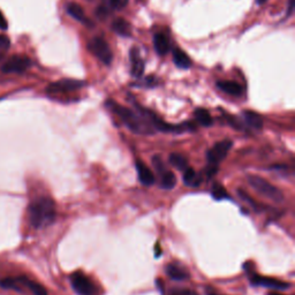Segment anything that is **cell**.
Returning <instances> with one entry per match:
<instances>
[{
  "label": "cell",
  "mask_w": 295,
  "mask_h": 295,
  "mask_svg": "<svg viewBox=\"0 0 295 295\" xmlns=\"http://www.w3.org/2000/svg\"><path fill=\"white\" fill-rule=\"evenodd\" d=\"M106 106L120 118V120L128 129L135 133V134H152L153 133L151 123L138 109V106H136V110H138L136 112L125 108V106L117 104L114 101L106 102Z\"/></svg>",
  "instance_id": "6da1fadb"
},
{
  "label": "cell",
  "mask_w": 295,
  "mask_h": 295,
  "mask_svg": "<svg viewBox=\"0 0 295 295\" xmlns=\"http://www.w3.org/2000/svg\"><path fill=\"white\" fill-rule=\"evenodd\" d=\"M29 219L35 228L48 227L55 219V204L49 198H38L29 205Z\"/></svg>",
  "instance_id": "7a4b0ae2"
},
{
  "label": "cell",
  "mask_w": 295,
  "mask_h": 295,
  "mask_svg": "<svg viewBox=\"0 0 295 295\" xmlns=\"http://www.w3.org/2000/svg\"><path fill=\"white\" fill-rule=\"evenodd\" d=\"M248 183L254 188L255 191H257L259 195L264 196L265 199L271 200L276 203L284 202L283 191L279 188L273 186L272 183L265 180V179L258 177V175H248Z\"/></svg>",
  "instance_id": "3957f363"
},
{
  "label": "cell",
  "mask_w": 295,
  "mask_h": 295,
  "mask_svg": "<svg viewBox=\"0 0 295 295\" xmlns=\"http://www.w3.org/2000/svg\"><path fill=\"white\" fill-rule=\"evenodd\" d=\"M88 49L106 66H110L113 60V54L110 46L103 37H95L89 42Z\"/></svg>",
  "instance_id": "277c9868"
},
{
  "label": "cell",
  "mask_w": 295,
  "mask_h": 295,
  "mask_svg": "<svg viewBox=\"0 0 295 295\" xmlns=\"http://www.w3.org/2000/svg\"><path fill=\"white\" fill-rule=\"evenodd\" d=\"M71 285L78 295H98L96 286L82 272L73 273L71 276Z\"/></svg>",
  "instance_id": "5b68a950"
},
{
  "label": "cell",
  "mask_w": 295,
  "mask_h": 295,
  "mask_svg": "<svg viewBox=\"0 0 295 295\" xmlns=\"http://www.w3.org/2000/svg\"><path fill=\"white\" fill-rule=\"evenodd\" d=\"M233 142L231 140H224L220 142L216 143L213 147L208 151V163L209 166H213V168H218L219 164L225 159L227 156L228 151L232 148Z\"/></svg>",
  "instance_id": "8992f818"
},
{
  "label": "cell",
  "mask_w": 295,
  "mask_h": 295,
  "mask_svg": "<svg viewBox=\"0 0 295 295\" xmlns=\"http://www.w3.org/2000/svg\"><path fill=\"white\" fill-rule=\"evenodd\" d=\"M85 85L84 81L81 80H74V79H63L60 81H57V82L51 83L48 88H46V91L49 93H62V92H70L78 90V89L82 88Z\"/></svg>",
  "instance_id": "52a82bcc"
},
{
  "label": "cell",
  "mask_w": 295,
  "mask_h": 295,
  "mask_svg": "<svg viewBox=\"0 0 295 295\" xmlns=\"http://www.w3.org/2000/svg\"><path fill=\"white\" fill-rule=\"evenodd\" d=\"M31 66L30 59L27 57H22V55H14L11 59L4 63L2 67V72L5 74H11V73H16V74H21L28 70Z\"/></svg>",
  "instance_id": "ba28073f"
},
{
  "label": "cell",
  "mask_w": 295,
  "mask_h": 295,
  "mask_svg": "<svg viewBox=\"0 0 295 295\" xmlns=\"http://www.w3.org/2000/svg\"><path fill=\"white\" fill-rule=\"evenodd\" d=\"M250 283L254 286H262V287L276 289V290H285L290 287V284L286 283V281L275 279V278H269V277H262L254 275L250 277Z\"/></svg>",
  "instance_id": "9c48e42d"
},
{
  "label": "cell",
  "mask_w": 295,
  "mask_h": 295,
  "mask_svg": "<svg viewBox=\"0 0 295 295\" xmlns=\"http://www.w3.org/2000/svg\"><path fill=\"white\" fill-rule=\"evenodd\" d=\"M136 171L140 179V182L144 186H152L156 182L155 174L145 165L142 160H136Z\"/></svg>",
  "instance_id": "30bf717a"
},
{
  "label": "cell",
  "mask_w": 295,
  "mask_h": 295,
  "mask_svg": "<svg viewBox=\"0 0 295 295\" xmlns=\"http://www.w3.org/2000/svg\"><path fill=\"white\" fill-rule=\"evenodd\" d=\"M66 11L68 13V15H71L73 19L79 21V22H81L82 24L88 25V27H91V25H93V23L87 18V15H85L83 8L81 7L79 4H75V3L68 4L67 7H66Z\"/></svg>",
  "instance_id": "8fae6325"
},
{
  "label": "cell",
  "mask_w": 295,
  "mask_h": 295,
  "mask_svg": "<svg viewBox=\"0 0 295 295\" xmlns=\"http://www.w3.org/2000/svg\"><path fill=\"white\" fill-rule=\"evenodd\" d=\"M165 270L171 279H173L175 281H182L189 278V272H188L185 268H182L180 265L175 263L169 264Z\"/></svg>",
  "instance_id": "7c38bea8"
},
{
  "label": "cell",
  "mask_w": 295,
  "mask_h": 295,
  "mask_svg": "<svg viewBox=\"0 0 295 295\" xmlns=\"http://www.w3.org/2000/svg\"><path fill=\"white\" fill-rule=\"evenodd\" d=\"M130 63H132V75L135 78H141L144 72V61L141 59L139 51L132 49L130 51Z\"/></svg>",
  "instance_id": "4fadbf2b"
},
{
  "label": "cell",
  "mask_w": 295,
  "mask_h": 295,
  "mask_svg": "<svg viewBox=\"0 0 295 295\" xmlns=\"http://www.w3.org/2000/svg\"><path fill=\"white\" fill-rule=\"evenodd\" d=\"M217 87L224 92L235 97H240L243 91L241 85L237 82H233V81H218Z\"/></svg>",
  "instance_id": "5bb4252c"
},
{
  "label": "cell",
  "mask_w": 295,
  "mask_h": 295,
  "mask_svg": "<svg viewBox=\"0 0 295 295\" xmlns=\"http://www.w3.org/2000/svg\"><path fill=\"white\" fill-rule=\"evenodd\" d=\"M182 180H183V183L188 187H198L200 183L202 182L203 178H202V174L196 172L194 169L188 168L187 170L183 171Z\"/></svg>",
  "instance_id": "9a60e30c"
},
{
  "label": "cell",
  "mask_w": 295,
  "mask_h": 295,
  "mask_svg": "<svg viewBox=\"0 0 295 295\" xmlns=\"http://www.w3.org/2000/svg\"><path fill=\"white\" fill-rule=\"evenodd\" d=\"M243 120L248 127L253 128V129H260L263 127V119L258 113L253 112V111H245L242 113Z\"/></svg>",
  "instance_id": "2e32d148"
},
{
  "label": "cell",
  "mask_w": 295,
  "mask_h": 295,
  "mask_svg": "<svg viewBox=\"0 0 295 295\" xmlns=\"http://www.w3.org/2000/svg\"><path fill=\"white\" fill-rule=\"evenodd\" d=\"M153 46H155V50L158 54L165 55L170 51L169 38L161 32L156 34L153 36Z\"/></svg>",
  "instance_id": "e0dca14e"
},
{
  "label": "cell",
  "mask_w": 295,
  "mask_h": 295,
  "mask_svg": "<svg viewBox=\"0 0 295 295\" xmlns=\"http://www.w3.org/2000/svg\"><path fill=\"white\" fill-rule=\"evenodd\" d=\"M173 61L175 66L182 68V70H188V68L191 67V60L189 57L182 50L178 48L173 50Z\"/></svg>",
  "instance_id": "ac0fdd59"
},
{
  "label": "cell",
  "mask_w": 295,
  "mask_h": 295,
  "mask_svg": "<svg viewBox=\"0 0 295 295\" xmlns=\"http://www.w3.org/2000/svg\"><path fill=\"white\" fill-rule=\"evenodd\" d=\"M0 286L5 289H14L21 292L23 286V276L4 278V279L0 280Z\"/></svg>",
  "instance_id": "d6986e66"
},
{
  "label": "cell",
  "mask_w": 295,
  "mask_h": 295,
  "mask_svg": "<svg viewBox=\"0 0 295 295\" xmlns=\"http://www.w3.org/2000/svg\"><path fill=\"white\" fill-rule=\"evenodd\" d=\"M112 29L118 34V35H120L122 37H130L132 35L130 25L126 20H123V19H117L115 21H113Z\"/></svg>",
  "instance_id": "ffe728a7"
},
{
  "label": "cell",
  "mask_w": 295,
  "mask_h": 295,
  "mask_svg": "<svg viewBox=\"0 0 295 295\" xmlns=\"http://www.w3.org/2000/svg\"><path fill=\"white\" fill-rule=\"evenodd\" d=\"M160 177V186L163 189H172L174 186L177 185V177H175L173 172L169 170H165L163 173L159 174Z\"/></svg>",
  "instance_id": "44dd1931"
},
{
  "label": "cell",
  "mask_w": 295,
  "mask_h": 295,
  "mask_svg": "<svg viewBox=\"0 0 295 295\" xmlns=\"http://www.w3.org/2000/svg\"><path fill=\"white\" fill-rule=\"evenodd\" d=\"M23 286H25V287H28L29 289H30V292L34 295H48V290H46L44 286L38 284L37 281L28 279V278L24 277V276H23Z\"/></svg>",
  "instance_id": "7402d4cb"
},
{
  "label": "cell",
  "mask_w": 295,
  "mask_h": 295,
  "mask_svg": "<svg viewBox=\"0 0 295 295\" xmlns=\"http://www.w3.org/2000/svg\"><path fill=\"white\" fill-rule=\"evenodd\" d=\"M194 115L196 121H198L201 126L210 127L212 125L211 115L205 109H196Z\"/></svg>",
  "instance_id": "603a6c76"
},
{
  "label": "cell",
  "mask_w": 295,
  "mask_h": 295,
  "mask_svg": "<svg viewBox=\"0 0 295 295\" xmlns=\"http://www.w3.org/2000/svg\"><path fill=\"white\" fill-rule=\"evenodd\" d=\"M170 163L177 170L181 171V172H183V171L189 168L186 157L180 155V153H175V152L172 153V155L170 156Z\"/></svg>",
  "instance_id": "cb8c5ba5"
},
{
  "label": "cell",
  "mask_w": 295,
  "mask_h": 295,
  "mask_svg": "<svg viewBox=\"0 0 295 295\" xmlns=\"http://www.w3.org/2000/svg\"><path fill=\"white\" fill-rule=\"evenodd\" d=\"M211 195L213 196V199L217 201H221V200H228L230 195L227 194L225 188L220 185V183H213L212 186V190H211Z\"/></svg>",
  "instance_id": "d4e9b609"
},
{
  "label": "cell",
  "mask_w": 295,
  "mask_h": 295,
  "mask_svg": "<svg viewBox=\"0 0 295 295\" xmlns=\"http://www.w3.org/2000/svg\"><path fill=\"white\" fill-rule=\"evenodd\" d=\"M238 195H239V198H240L243 202H246L248 204H250V207L251 208H254L255 210H257V203L255 202V201L250 198L249 195H248L245 190H242V189H239L238 190Z\"/></svg>",
  "instance_id": "484cf974"
},
{
  "label": "cell",
  "mask_w": 295,
  "mask_h": 295,
  "mask_svg": "<svg viewBox=\"0 0 295 295\" xmlns=\"http://www.w3.org/2000/svg\"><path fill=\"white\" fill-rule=\"evenodd\" d=\"M11 42L6 36L0 35V58L3 57V54L6 52V51L10 49Z\"/></svg>",
  "instance_id": "4316f807"
},
{
  "label": "cell",
  "mask_w": 295,
  "mask_h": 295,
  "mask_svg": "<svg viewBox=\"0 0 295 295\" xmlns=\"http://www.w3.org/2000/svg\"><path fill=\"white\" fill-rule=\"evenodd\" d=\"M110 5L112 6L114 10H122L123 7L127 6L129 0H109Z\"/></svg>",
  "instance_id": "83f0119b"
},
{
  "label": "cell",
  "mask_w": 295,
  "mask_h": 295,
  "mask_svg": "<svg viewBox=\"0 0 295 295\" xmlns=\"http://www.w3.org/2000/svg\"><path fill=\"white\" fill-rule=\"evenodd\" d=\"M170 295H198L190 289H175Z\"/></svg>",
  "instance_id": "f1b7e54d"
},
{
  "label": "cell",
  "mask_w": 295,
  "mask_h": 295,
  "mask_svg": "<svg viewBox=\"0 0 295 295\" xmlns=\"http://www.w3.org/2000/svg\"><path fill=\"white\" fill-rule=\"evenodd\" d=\"M8 27V24H7V21L5 19V16L3 15V13L0 12V29H3V30H6Z\"/></svg>",
  "instance_id": "f546056e"
},
{
  "label": "cell",
  "mask_w": 295,
  "mask_h": 295,
  "mask_svg": "<svg viewBox=\"0 0 295 295\" xmlns=\"http://www.w3.org/2000/svg\"><path fill=\"white\" fill-rule=\"evenodd\" d=\"M294 5H295V0H288V6H287V16L292 14L294 11Z\"/></svg>",
  "instance_id": "4dcf8cb0"
},
{
  "label": "cell",
  "mask_w": 295,
  "mask_h": 295,
  "mask_svg": "<svg viewBox=\"0 0 295 295\" xmlns=\"http://www.w3.org/2000/svg\"><path fill=\"white\" fill-rule=\"evenodd\" d=\"M268 0H256V4H257V5H262V4H264V3H267Z\"/></svg>",
  "instance_id": "1f68e13d"
},
{
  "label": "cell",
  "mask_w": 295,
  "mask_h": 295,
  "mask_svg": "<svg viewBox=\"0 0 295 295\" xmlns=\"http://www.w3.org/2000/svg\"><path fill=\"white\" fill-rule=\"evenodd\" d=\"M207 295H218V294H216L215 292H212V290H209Z\"/></svg>",
  "instance_id": "d6a6232c"
},
{
  "label": "cell",
  "mask_w": 295,
  "mask_h": 295,
  "mask_svg": "<svg viewBox=\"0 0 295 295\" xmlns=\"http://www.w3.org/2000/svg\"><path fill=\"white\" fill-rule=\"evenodd\" d=\"M269 295H284V294H280V293H277V292H271Z\"/></svg>",
  "instance_id": "836d02e7"
}]
</instances>
